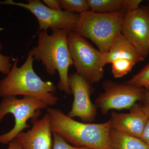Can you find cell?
I'll return each instance as SVG.
<instances>
[{
  "label": "cell",
  "mask_w": 149,
  "mask_h": 149,
  "mask_svg": "<svg viewBox=\"0 0 149 149\" xmlns=\"http://www.w3.org/2000/svg\"><path fill=\"white\" fill-rule=\"evenodd\" d=\"M1 49L2 45L0 42V72L7 75L10 72L13 66L11 63L13 56L3 55L1 53Z\"/></svg>",
  "instance_id": "obj_20"
},
{
  "label": "cell",
  "mask_w": 149,
  "mask_h": 149,
  "mask_svg": "<svg viewBox=\"0 0 149 149\" xmlns=\"http://www.w3.org/2000/svg\"><path fill=\"white\" fill-rule=\"evenodd\" d=\"M110 149H149V146L139 138L111 128Z\"/></svg>",
  "instance_id": "obj_15"
},
{
  "label": "cell",
  "mask_w": 149,
  "mask_h": 149,
  "mask_svg": "<svg viewBox=\"0 0 149 149\" xmlns=\"http://www.w3.org/2000/svg\"><path fill=\"white\" fill-rule=\"evenodd\" d=\"M51 116L52 133L61 136L74 146L87 147L93 149H110V123H86L70 118L57 109L47 108Z\"/></svg>",
  "instance_id": "obj_3"
},
{
  "label": "cell",
  "mask_w": 149,
  "mask_h": 149,
  "mask_svg": "<svg viewBox=\"0 0 149 149\" xmlns=\"http://www.w3.org/2000/svg\"><path fill=\"white\" fill-rule=\"evenodd\" d=\"M126 82L138 88L146 87L149 83V63Z\"/></svg>",
  "instance_id": "obj_18"
},
{
  "label": "cell",
  "mask_w": 149,
  "mask_h": 149,
  "mask_svg": "<svg viewBox=\"0 0 149 149\" xmlns=\"http://www.w3.org/2000/svg\"><path fill=\"white\" fill-rule=\"evenodd\" d=\"M53 146L52 149H93L89 147H77L70 145L64 139L56 134L53 133Z\"/></svg>",
  "instance_id": "obj_19"
},
{
  "label": "cell",
  "mask_w": 149,
  "mask_h": 149,
  "mask_svg": "<svg viewBox=\"0 0 149 149\" xmlns=\"http://www.w3.org/2000/svg\"><path fill=\"white\" fill-rule=\"evenodd\" d=\"M9 5L21 7L28 10L36 16L39 22L38 32L64 29L68 33L72 32L79 18V14L68 12L64 10L52 9L40 0H29L27 3H17L12 0L0 2V5Z\"/></svg>",
  "instance_id": "obj_8"
},
{
  "label": "cell",
  "mask_w": 149,
  "mask_h": 149,
  "mask_svg": "<svg viewBox=\"0 0 149 149\" xmlns=\"http://www.w3.org/2000/svg\"><path fill=\"white\" fill-rule=\"evenodd\" d=\"M34 60L29 52L24 64L19 68L16 58L10 72L0 80V97L29 96L40 99L48 106L55 105L58 99L55 95L56 87L51 81H43L35 73Z\"/></svg>",
  "instance_id": "obj_2"
},
{
  "label": "cell",
  "mask_w": 149,
  "mask_h": 149,
  "mask_svg": "<svg viewBox=\"0 0 149 149\" xmlns=\"http://www.w3.org/2000/svg\"><path fill=\"white\" fill-rule=\"evenodd\" d=\"M145 88H149V83L148 84V85H147L146 86V87H145Z\"/></svg>",
  "instance_id": "obj_26"
},
{
  "label": "cell",
  "mask_w": 149,
  "mask_h": 149,
  "mask_svg": "<svg viewBox=\"0 0 149 149\" xmlns=\"http://www.w3.org/2000/svg\"><path fill=\"white\" fill-rule=\"evenodd\" d=\"M148 118L136 104L129 113L112 111L111 114V128L127 135L141 138Z\"/></svg>",
  "instance_id": "obj_12"
},
{
  "label": "cell",
  "mask_w": 149,
  "mask_h": 149,
  "mask_svg": "<svg viewBox=\"0 0 149 149\" xmlns=\"http://www.w3.org/2000/svg\"><path fill=\"white\" fill-rule=\"evenodd\" d=\"M48 107L44 102L34 97L24 96L18 99L16 96H10L3 98L0 103V122L7 114L11 113L14 116L15 123L10 131L0 135V143L8 144L19 133L30 127L27 120L31 118L32 122L37 120L41 110Z\"/></svg>",
  "instance_id": "obj_5"
},
{
  "label": "cell",
  "mask_w": 149,
  "mask_h": 149,
  "mask_svg": "<svg viewBox=\"0 0 149 149\" xmlns=\"http://www.w3.org/2000/svg\"><path fill=\"white\" fill-rule=\"evenodd\" d=\"M126 13H100L88 10L79 14L72 31L90 39L100 52L106 54L121 34V25Z\"/></svg>",
  "instance_id": "obj_4"
},
{
  "label": "cell",
  "mask_w": 149,
  "mask_h": 149,
  "mask_svg": "<svg viewBox=\"0 0 149 149\" xmlns=\"http://www.w3.org/2000/svg\"><path fill=\"white\" fill-rule=\"evenodd\" d=\"M67 39L76 72L92 85L99 83L104 75V54L75 32H69Z\"/></svg>",
  "instance_id": "obj_6"
},
{
  "label": "cell",
  "mask_w": 149,
  "mask_h": 149,
  "mask_svg": "<svg viewBox=\"0 0 149 149\" xmlns=\"http://www.w3.org/2000/svg\"><path fill=\"white\" fill-rule=\"evenodd\" d=\"M112 73L116 78H121L131 71L135 62L126 59H117L112 62Z\"/></svg>",
  "instance_id": "obj_16"
},
{
  "label": "cell",
  "mask_w": 149,
  "mask_h": 149,
  "mask_svg": "<svg viewBox=\"0 0 149 149\" xmlns=\"http://www.w3.org/2000/svg\"><path fill=\"white\" fill-rule=\"evenodd\" d=\"M149 5H148V8H149V1H148Z\"/></svg>",
  "instance_id": "obj_27"
},
{
  "label": "cell",
  "mask_w": 149,
  "mask_h": 149,
  "mask_svg": "<svg viewBox=\"0 0 149 149\" xmlns=\"http://www.w3.org/2000/svg\"><path fill=\"white\" fill-rule=\"evenodd\" d=\"M120 58L129 60L136 63L145 59L121 33L115 40L108 52L104 54V63L105 65L111 63L115 60Z\"/></svg>",
  "instance_id": "obj_13"
},
{
  "label": "cell",
  "mask_w": 149,
  "mask_h": 149,
  "mask_svg": "<svg viewBox=\"0 0 149 149\" xmlns=\"http://www.w3.org/2000/svg\"><path fill=\"white\" fill-rule=\"evenodd\" d=\"M68 83L74 96L72 109L67 114L72 118L78 117L86 123H92L97 113V107L91 100L93 92L92 84L77 72L68 75Z\"/></svg>",
  "instance_id": "obj_10"
},
{
  "label": "cell",
  "mask_w": 149,
  "mask_h": 149,
  "mask_svg": "<svg viewBox=\"0 0 149 149\" xmlns=\"http://www.w3.org/2000/svg\"><path fill=\"white\" fill-rule=\"evenodd\" d=\"M91 10L100 13H111L136 10L142 0H87Z\"/></svg>",
  "instance_id": "obj_14"
},
{
  "label": "cell",
  "mask_w": 149,
  "mask_h": 149,
  "mask_svg": "<svg viewBox=\"0 0 149 149\" xmlns=\"http://www.w3.org/2000/svg\"><path fill=\"white\" fill-rule=\"evenodd\" d=\"M140 139L149 146V119L147 121Z\"/></svg>",
  "instance_id": "obj_22"
},
{
  "label": "cell",
  "mask_w": 149,
  "mask_h": 149,
  "mask_svg": "<svg viewBox=\"0 0 149 149\" xmlns=\"http://www.w3.org/2000/svg\"><path fill=\"white\" fill-rule=\"evenodd\" d=\"M103 93L95 101L97 108L102 114H107L111 109H130L136 102L143 100L144 89L125 83H118L106 80L103 84Z\"/></svg>",
  "instance_id": "obj_7"
},
{
  "label": "cell",
  "mask_w": 149,
  "mask_h": 149,
  "mask_svg": "<svg viewBox=\"0 0 149 149\" xmlns=\"http://www.w3.org/2000/svg\"><path fill=\"white\" fill-rule=\"evenodd\" d=\"M139 107L149 119V104H144L143 105Z\"/></svg>",
  "instance_id": "obj_25"
},
{
  "label": "cell",
  "mask_w": 149,
  "mask_h": 149,
  "mask_svg": "<svg viewBox=\"0 0 149 149\" xmlns=\"http://www.w3.org/2000/svg\"><path fill=\"white\" fill-rule=\"evenodd\" d=\"M125 36L144 58L149 54V8H139L125 13L121 27Z\"/></svg>",
  "instance_id": "obj_9"
},
{
  "label": "cell",
  "mask_w": 149,
  "mask_h": 149,
  "mask_svg": "<svg viewBox=\"0 0 149 149\" xmlns=\"http://www.w3.org/2000/svg\"><path fill=\"white\" fill-rule=\"evenodd\" d=\"M6 149H23L21 143L19 142L18 138L14 139L10 143H9L8 146Z\"/></svg>",
  "instance_id": "obj_23"
},
{
  "label": "cell",
  "mask_w": 149,
  "mask_h": 149,
  "mask_svg": "<svg viewBox=\"0 0 149 149\" xmlns=\"http://www.w3.org/2000/svg\"><path fill=\"white\" fill-rule=\"evenodd\" d=\"M42 1L49 8L56 10H62L59 0H43Z\"/></svg>",
  "instance_id": "obj_21"
},
{
  "label": "cell",
  "mask_w": 149,
  "mask_h": 149,
  "mask_svg": "<svg viewBox=\"0 0 149 149\" xmlns=\"http://www.w3.org/2000/svg\"><path fill=\"white\" fill-rule=\"evenodd\" d=\"M51 35L41 31L38 36V45L30 51L34 60L41 61L46 72L51 75L58 72V88L67 95H71L68 83V71L73 65L68 43V33L64 29L52 30Z\"/></svg>",
  "instance_id": "obj_1"
},
{
  "label": "cell",
  "mask_w": 149,
  "mask_h": 149,
  "mask_svg": "<svg viewBox=\"0 0 149 149\" xmlns=\"http://www.w3.org/2000/svg\"><path fill=\"white\" fill-rule=\"evenodd\" d=\"M59 1L62 9L68 12L81 14L90 9L87 0H59Z\"/></svg>",
  "instance_id": "obj_17"
},
{
  "label": "cell",
  "mask_w": 149,
  "mask_h": 149,
  "mask_svg": "<svg viewBox=\"0 0 149 149\" xmlns=\"http://www.w3.org/2000/svg\"><path fill=\"white\" fill-rule=\"evenodd\" d=\"M33 126L27 132H22L17 136L23 149H52L51 116L47 113L40 120L32 122Z\"/></svg>",
  "instance_id": "obj_11"
},
{
  "label": "cell",
  "mask_w": 149,
  "mask_h": 149,
  "mask_svg": "<svg viewBox=\"0 0 149 149\" xmlns=\"http://www.w3.org/2000/svg\"><path fill=\"white\" fill-rule=\"evenodd\" d=\"M142 100L143 101L144 104H149V88H146V90H144Z\"/></svg>",
  "instance_id": "obj_24"
}]
</instances>
